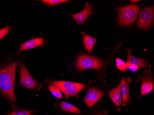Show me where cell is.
Segmentation results:
<instances>
[{
	"label": "cell",
	"mask_w": 154,
	"mask_h": 115,
	"mask_svg": "<svg viewBox=\"0 0 154 115\" xmlns=\"http://www.w3.org/2000/svg\"><path fill=\"white\" fill-rule=\"evenodd\" d=\"M132 52L131 49H128L126 51L128 55V61L127 64H131L137 65L138 67L144 68L148 66V62L145 59L138 58L134 56H132L131 53Z\"/></svg>",
	"instance_id": "12"
},
{
	"label": "cell",
	"mask_w": 154,
	"mask_h": 115,
	"mask_svg": "<svg viewBox=\"0 0 154 115\" xmlns=\"http://www.w3.org/2000/svg\"><path fill=\"white\" fill-rule=\"evenodd\" d=\"M139 1H131V2H138Z\"/></svg>",
	"instance_id": "22"
},
{
	"label": "cell",
	"mask_w": 154,
	"mask_h": 115,
	"mask_svg": "<svg viewBox=\"0 0 154 115\" xmlns=\"http://www.w3.org/2000/svg\"><path fill=\"white\" fill-rule=\"evenodd\" d=\"M140 7L136 4H131L117 9L118 24L121 26H131L135 21Z\"/></svg>",
	"instance_id": "2"
},
{
	"label": "cell",
	"mask_w": 154,
	"mask_h": 115,
	"mask_svg": "<svg viewBox=\"0 0 154 115\" xmlns=\"http://www.w3.org/2000/svg\"><path fill=\"white\" fill-rule=\"evenodd\" d=\"M104 95V93L100 90L95 88H90L87 90L84 101L87 106L91 108Z\"/></svg>",
	"instance_id": "7"
},
{
	"label": "cell",
	"mask_w": 154,
	"mask_h": 115,
	"mask_svg": "<svg viewBox=\"0 0 154 115\" xmlns=\"http://www.w3.org/2000/svg\"><path fill=\"white\" fill-rule=\"evenodd\" d=\"M52 83L64 93L66 99L71 97L77 95L86 87V85L84 84L68 81H54Z\"/></svg>",
	"instance_id": "4"
},
{
	"label": "cell",
	"mask_w": 154,
	"mask_h": 115,
	"mask_svg": "<svg viewBox=\"0 0 154 115\" xmlns=\"http://www.w3.org/2000/svg\"><path fill=\"white\" fill-rule=\"evenodd\" d=\"M126 67H127V69L128 68L131 71L134 72L137 71L138 69H139V67L137 65H131V64H127V63H126Z\"/></svg>",
	"instance_id": "21"
},
{
	"label": "cell",
	"mask_w": 154,
	"mask_h": 115,
	"mask_svg": "<svg viewBox=\"0 0 154 115\" xmlns=\"http://www.w3.org/2000/svg\"><path fill=\"white\" fill-rule=\"evenodd\" d=\"M60 107L61 109L66 112H71V113L80 114L81 111L76 106L73 104L66 102L63 101L60 103Z\"/></svg>",
	"instance_id": "15"
},
{
	"label": "cell",
	"mask_w": 154,
	"mask_h": 115,
	"mask_svg": "<svg viewBox=\"0 0 154 115\" xmlns=\"http://www.w3.org/2000/svg\"><path fill=\"white\" fill-rule=\"evenodd\" d=\"M131 82V79L129 78H123L120 84V89L122 95V100L124 106L132 102L130 96L129 84Z\"/></svg>",
	"instance_id": "9"
},
{
	"label": "cell",
	"mask_w": 154,
	"mask_h": 115,
	"mask_svg": "<svg viewBox=\"0 0 154 115\" xmlns=\"http://www.w3.org/2000/svg\"><path fill=\"white\" fill-rule=\"evenodd\" d=\"M104 65L103 59L87 54H80L77 59L76 68L79 71L88 69H97L100 71Z\"/></svg>",
	"instance_id": "3"
},
{
	"label": "cell",
	"mask_w": 154,
	"mask_h": 115,
	"mask_svg": "<svg viewBox=\"0 0 154 115\" xmlns=\"http://www.w3.org/2000/svg\"><path fill=\"white\" fill-rule=\"evenodd\" d=\"M33 112L32 110H14L8 115H33Z\"/></svg>",
	"instance_id": "18"
},
{
	"label": "cell",
	"mask_w": 154,
	"mask_h": 115,
	"mask_svg": "<svg viewBox=\"0 0 154 115\" xmlns=\"http://www.w3.org/2000/svg\"><path fill=\"white\" fill-rule=\"evenodd\" d=\"M154 6L147 7L141 11L137 26L141 30H148L151 27L154 20Z\"/></svg>",
	"instance_id": "5"
},
{
	"label": "cell",
	"mask_w": 154,
	"mask_h": 115,
	"mask_svg": "<svg viewBox=\"0 0 154 115\" xmlns=\"http://www.w3.org/2000/svg\"><path fill=\"white\" fill-rule=\"evenodd\" d=\"M45 42V40L42 38H36L26 41L21 45L20 50L18 52V54H20L21 52L23 51L24 50L42 46Z\"/></svg>",
	"instance_id": "11"
},
{
	"label": "cell",
	"mask_w": 154,
	"mask_h": 115,
	"mask_svg": "<svg viewBox=\"0 0 154 115\" xmlns=\"http://www.w3.org/2000/svg\"><path fill=\"white\" fill-rule=\"evenodd\" d=\"M19 65L20 67L21 85L30 89H35L37 86V81L32 77L23 62H20Z\"/></svg>",
	"instance_id": "6"
},
{
	"label": "cell",
	"mask_w": 154,
	"mask_h": 115,
	"mask_svg": "<svg viewBox=\"0 0 154 115\" xmlns=\"http://www.w3.org/2000/svg\"><path fill=\"white\" fill-rule=\"evenodd\" d=\"M48 89L54 96L58 98H60V99L62 98L61 91L54 84L50 85L48 86Z\"/></svg>",
	"instance_id": "16"
},
{
	"label": "cell",
	"mask_w": 154,
	"mask_h": 115,
	"mask_svg": "<svg viewBox=\"0 0 154 115\" xmlns=\"http://www.w3.org/2000/svg\"><path fill=\"white\" fill-rule=\"evenodd\" d=\"M10 27L7 26L0 30V40L2 39L11 30Z\"/></svg>",
	"instance_id": "20"
},
{
	"label": "cell",
	"mask_w": 154,
	"mask_h": 115,
	"mask_svg": "<svg viewBox=\"0 0 154 115\" xmlns=\"http://www.w3.org/2000/svg\"><path fill=\"white\" fill-rule=\"evenodd\" d=\"M145 73L141 81V95L149 94L154 88V81L150 71H145Z\"/></svg>",
	"instance_id": "8"
},
{
	"label": "cell",
	"mask_w": 154,
	"mask_h": 115,
	"mask_svg": "<svg viewBox=\"0 0 154 115\" xmlns=\"http://www.w3.org/2000/svg\"><path fill=\"white\" fill-rule=\"evenodd\" d=\"M109 95L113 102L117 106L118 110H120L122 102L120 84L115 89L109 92Z\"/></svg>",
	"instance_id": "13"
},
{
	"label": "cell",
	"mask_w": 154,
	"mask_h": 115,
	"mask_svg": "<svg viewBox=\"0 0 154 115\" xmlns=\"http://www.w3.org/2000/svg\"><path fill=\"white\" fill-rule=\"evenodd\" d=\"M92 14H93V9L91 4L87 2L82 11L75 14H71V15L79 25H82Z\"/></svg>",
	"instance_id": "10"
},
{
	"label": "cell",
	"mask_w": 154,
	"mask_h": 115,
	"mask_svg": "<svg viewBox=\"0 0 154 115\" xmlns=\"http://www.w3.org/2000/svg\"><path fill=\"white\" fill-rule=\"evenodd\" d=\"M81 34L83 35V41L85 49L89 53H92V49L97 42V39L95 38L87 35L85 32H82Z\"/></svg>",
	"instance_id": "14"
},
{
	"label": "cell",
	"mask_w": 154,
	"mask_h": 115,
	"mask_svg": "<svg viewBox=\"0 0 154 115\" xmlns=\"http://www.w3.org/2000/svg\"><path fill=\"white\" fill-rule=\"evenodd\" d=\"M116 63L117 67L120 71L123 72L125 71L127 69L126 63L122 59L120 58H117L116 59Z\"/></svg>",
	"instance_id": "19"
},
{
	"label": "cell",
	"mask_w": 154,
	"mask_h": 115,
	"mask_svg": "<svg viewBox=\"0 0 154 115\" xmlns=\"http://www.w3.org/2000/svg\"><path fill=\"white\" fill-rule=\"evenodd\" d=\"M17 63H12L0 70V91L14 102L16 100L14 84Z\"/></svg>",
	"instance_id": "1"
},
{
	"label": "cell",
	"mask_w": 154,
	"mask_h": 115,
	"mask_svg": "<svg viewBox=\"0 0 154 115\" xmlns=\"http://www.w3.org/2000/svg\"><path fill=\"white\" fill-rule=\"evenodd\" d=\"M41 2H44L46 5L48 6H55L60 3L67 2L68 1L66 0H42Z\"/></svg>",
	"instance_id": "17"
},
{
	"label": "cell",
	"mask_w": 154,
	"mask_h": 115,
	"mask_svg": "<svg viewBox=\"0 0 154 115\" xmlns=\"http://www.w3.org/2000/svg\"><path fill=\"white\" fill-rule=\"evenodd\" d=\"M97 115H104L100 113H97Z\"/></svg>",
	"instance_id": "23"
}]
</instances>
